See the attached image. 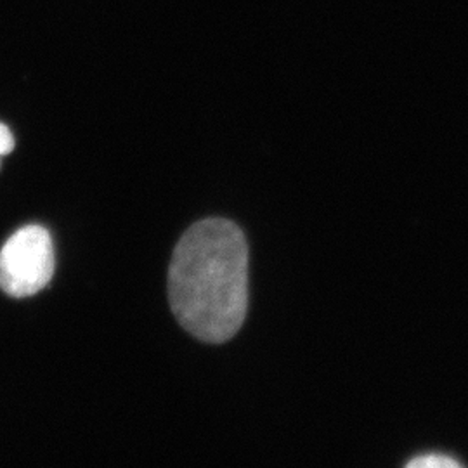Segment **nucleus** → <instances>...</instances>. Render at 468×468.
<instances>
[{
    "instance_id": "1",
    "label": "nucleus",
    "mask_w": 468,
    "mask_h": 468,
    "mask_svg": "<svg viewBox=\"0 0 468 468\" xmlns=\"http://www.w3.org/2000/svg\"><path fill=\"white\" fill-rule=\"evenodd\" d=\"M174 316L193 336L224 344L241 328L249 307V245L228 218H205L179 239L168 269Z\"/></svg>"
},
{
    "instance_id": "2",
    "label": "nucleus",
    "mask_w": 468,
    "mask_h": 468,
    "mask_svg": "<svg viewBox=\"0 0 468 468\" xmlns=\"http://www.w3.org/2000/svg\"><path fill=\"white\" fill-rule=\"evenodd\" d=\"M54 268L49 231L42 226H25L0 250V288L15 299L32 297L50 283Z\"/></svg>"
},
{
    "instance_id": "3",
    "label": "nucleus",
    "mask_w": 468,
    "mask_h": 468,
    "mask_svg": "<svg viewBox=\"0 0 468 468\" xmlns=\"http://www.w3.org/2000/svg\"><path fill=\"white\" fill-rule=\"evenodd\" d=\"M406 468H463L456 460H452L446 454H421L413 458Z\"/></svg>"
},
{
    "instance_id": "4",
    "label": "nucleus",
    "mask_w": 468,
    "mask_h": 468,
    "mask_svg": "<svg viewBox=\"0 0 468 468\" xmlns=\"http://www.w3.org/2000/svg\"><path fill=\"white\" fill-rule=\"evenodd\" d=\"M15 150V135L7 125L0 123V160Z\"/></svg>"
}]
</instances>
